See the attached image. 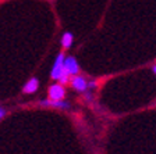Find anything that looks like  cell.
I'll return each instance as SVG.
<instances>
[{"label":"cell","mask_w":156,"mask_h":154,"mask_svg":"<svg viewBox=\"0 0 156 154\" xmlns=\"http://www.w3.org/2000/svg\"><path fill=\"white\" fill-rule=\"evenodd\" d=\"M38 89H39V80H38V78H31V79H29L28 82L24 85L23 92L25 94H32V93H35Z\"/></svg>","instance_id":"cell-6"},{"label":"cell","mask_w":156,"mask_h":154,"mask_svg":"<svg viewBox=\"0 0 156 154\" xmlns=\"http://www.w3.org/2000/svg\"><path fill=\"white\" fill-rule=\"evenodd\" d=\"M64 60H66L64 53H58L55 60V64L52 67V71H50V78L53 80H58L62 74L64 72Z\"/></svg>","instance_id":"cell-1"},{"label":"cell","mask_w":156,"mask_h":154,"mask_svg":"<svg viewBox=\"0 0 156 154\" xmlns=\"http://www.w3.org/2000/svg\"><path fill=\"white\" fill-rule=\"evenodd\" d=\"M48 94H49V99L50 100H64V97H66L64 85L58 84V82L50 85L49 90H48Z\"/></svg>","instance_id":"cell-2"},{"label":"cell","mask_w":156,"mask_h":154,"mask_svg":"<svg viewBox=\"0 0 156 154\" xmlns=\"http://www.w3.org/2000/svg\"><path fill=\"white\" fill-rule=\"evenodd\" d=\"M85 100L87 101H89V100H92V93H89V92H85Z\"/></svg>","instance_id":"cell-10"},{"label":"cell","mask_w":156,"mask_h":154,"mask_svg":"<svg viewBox=\"0 0 156 154\" xmlns=\"http://www.w3.org/2000/svg\"><path fill=\"white\" fill-rule=\"evenodd\" d=\"M73 42H74V36H73L71 32H64L62 36V46L64 50H67V49L71 47Z\"/></svg>","instance_id":"cell-7"},{"label":"cell","mask_w":156,"mask_h":154,"mask_svg":"<svg viewBox=\"0 0 156 154\" xmlns=\"http://www.w3.org/2000/svg\"><path fill=\"white\" fill-rule=\"evenodd\" d=\"M70 85H71V87L74 90H77V92H82V93H85V92H88V80L85 77H82V75H74V77H71V80H70Z\"/></svg>","instance_id":"cell-3"},{"label":"cell","mask_w":156,"mask_h":154,"mask_svg":"<svg viewBox=\"0 0 156 154\" xmlns=\"http://www.w3.org/2000/svg\"><path fill=\"white\" fill-rule=\"evenodd\" d=\"M64 70L67 71L71 77L80 74V64H78L77 58L73 57V56H67L64 60Z\"/></svg>","instance_id":"cell-4"},{"label":"cell","mask_w":156,"mask_h":154,"mask_svg":"<svg viewBox=\"0 0 156 154\" xmlns=\"http://www.w3.org/2000/svg\"><path fill=\"white\" fill-rule=\"evenodd\" d=\"M6 115H7L6 108H3V107H0V121H2V119H3Z\"/></svg>","instance_id":"cell-9"},{"label":"cell","mask_w":156,"mask_h":154,"mask_svg":"<svg viewBox=\"0 0 156 154\" xmlns=\"http://www.w3.org/2000/svg\"><path fill=\"white\" fill-rule=\"evenodd\" d=\"M41 106H45V107H55V108L58 110H67L70 108V103L66 101V100H43L41 101Z\"/></svg>","instance_id":"cell-5"},{"label":"cell","mask_w":156,"mask_h":154,"mask_svg":"<svg viewBox=\"0 0 156 154\" xmlns=\"http://www.w3.org/2000/svg\"><path fill=\"white\" fill-rule=\"evenodd\" d=\"M152 71H153V74L156 75V64H155V65H153V67H152Z\"/></svg>","instance_id":"cell-11"},{"label":"cell","mask_w":156,"mask_h":154,"mask_svg":"<svg viewBox=\"0 0 156 154\" xmlns=\"http://www.w3.org/2000/svg\"><path fill=\"white\" fill-rule=\"evenodd\" d=\"M96 82H95V80H88V89L89 90H92V89H95V87H96Z\"/></svg>","instance_id":"cell-8"}]
</instances>
